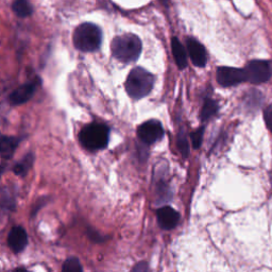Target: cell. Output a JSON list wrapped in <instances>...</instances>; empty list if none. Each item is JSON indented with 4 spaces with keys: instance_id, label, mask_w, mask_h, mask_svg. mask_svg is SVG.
Wrapping results in <instances>:
<instances>
[{
    "instance_id": "1",
    "label": "cell",
    "mask_w": 272,
    "mask_h": 272,
    "mask_svg": "<svg viewBox=\"0 0 272 272\" xmlns=\"http://www.w3.org/2000/svg\"><path fill=\"white\" fill-rule=\"evenodd\" d=\"M142 40L132 33L114 37L111 44L112 54L120 62L132 63L138 59L142 52Z\"/></svg>"
},
{
    "instance_id": "2",
    "label": "cell",
    "mask_w": 272,
    "mask_h": 272,
    "mask_svg": "<svg viewBox=\"0 0 272 272\" xmlns=\"http://www.w3.org/2000/svg\"><path fill=\"white\" fill-rule=\"evenodd\" d=\"M154 76L142 67H135L129 73L126 80V91L132 99H142L152 91Z\"/></svg>"
},
{
    "instance_id": "3",
    "label": "cell",
    "mask_w": 272,
    "mask_h": 272,
    "mask_svg": "<svg viewBox=\"0 0 272 272\" xmlns=\"http://www.w3.org/2000/svg\"><path fill=\"white\" fill-rule=\"evenodd\" d=\"M73 46L82 52H92L100 48L102 43L101 29L91 22H84L74 29Z\"/></svg>"
},
{
    "instance_id": "4",
    "label": "cell",
    "mask_w": 272,
    "mask_h": 272,
    "mask_svg": "<svg viewBox=\"0 0 272 272\" xmlns=\"http://www.w3.org/2000/svg\"><path fill=\"white\" fill-rule=\"evenodd\" d=\"M109 136V127L92 123L86 125L79 133V142L89 151H97L108 146Z\"/></svg>"
},
{
    "instance_id": "5",
    "label": "cell",
    "mask_w": 272,
    "mask_h": 272,
    "mask_svg": "<svg viewBox=\"0 0 272 272\" xmlns=\"http://www.w3.org/2000/svg\"><path fill=\"white\" fill-rule=\"evenodd\" d=\"M245 71L247 82L252 84H262L267 82L272 74L271 63L266 60L250 61L246 65Z\"/></svg>"
},
{
    "instance_id": "6",
    "label": "cell",
    "mask_w": 272,
    "mask_h": 272,
    "mask_svg": "<svg viewBox=\"0 0 272 272\" xmlns=\"http://www.w3.org/2000/svg\"><path fill=\"white\" fill-rule=\"evenodd\" d=\"M216 80L222 88H231L242 82H247L245 68H236L229 66L218 67L216 73Z\"/></svg>"
},
{
    "instance_id": "7",
    "label": "cell",
    "mask_w": 272,
    "mask_h": 272,
    "mask_svg": "<svg viewBox=\"0 0 272 272\" xmlns=\"http://www.w3.org/2000/svg\"><path fill=\"white\" fill-rule=\"evenodd\" d=\"M137 136L145 145H153L164 136V128L159 120L150 119L137 129Z\"/></svg>"
},
{
    "instance_id": "8",
    "label": "cell",
    "mask_w": 272,
    "mask_h": 272,
    "mask_svg": "<svg viewBox=\"0 0 272 272\" xmlns=\"http://www.w3.org/2000/svg\"><path fill=\"white\" fill-rule=\"evenodd\" d=\"M186 46L193 64L197 67H204L207 63V52L204 46L194 37L186 39Z\"/></svg>"
},
{
    "instance_id": "9",
    "label": "cell",
    "mask_w": 272,
    "mask_h": 272,
    "mask_svg": "<svg viewBox=\"0 0 272 272\" xmlns=\"http://www.w3.org/2000/svg\"><path fill=\"white\" fill-rule=\"evenodd\" d=\"M39 84V81H31V82H28L26 84L20 85L19 88H17L15 91H12V94L10 95V103L13 104V106H19L27 102L28 100H30L32 96L36 92L37 86Z\"/></svg>"
},
{
    "instance_id": "10",
    "label": "cell",
    "mask_w": 272,
    "mask_h": 272,
    "mask_svg": "<svg viewBox=\"0 0 272 272\" xmlns=\"http://www.w3.org/2000/svg\"><path fill=\"white\" fill-rule=\"evenodd\" d=\"M156 218H158L159 225L162 229L172 230L178 225L180 215L171 206H163L156 211Z\"/></svg>"
},
{
    "instance_id": "11",
    "label": "cell",
    "mask_w": 272,
    "mask_h": 272,
    "mask_svg": "<svg viewBox=\"0 0 272 272\" xmlns=\"http://www.w3.org/2000/svg\"><path fill=\"white\" fill-rule=\"evenodd\" d=\"M9 248L14 253H19L25 250L28 245V235L26 230L22 227H14L8 235Z\"/></svg>"
},
{
    "instance_id": "12",
    "label": "cell",
    "mask_w": 272,
    "mask_h": 272,
    "mask_svg": "<svg viewBox=\"0 0 272 272\" xmlns=\"http://www.w3.org/2000/svg\"><path fill=\"white\" fill-rule=\"evenodd\" d=\"M21 138L15 136H7L3 135L0 142V153H1L2 161L11 159L13 155L16 148L18 147V144L20 143Z\"/></svg>"
},
{
    "instance_id": "13",
    "label": "cell",
    "mask_w": 272,
    "mask_h": 272,
    "mask_svg": "<svg viewBox=\"0 0 272 272\" xmlns=\"http://www.w3.org/2000/svg\"><path fill=\"white\" fill-rule=\"evenodd\" d=\"M171 49L177 66L179 67V69L183 71V69L186 68L187 66V55H186V50H185V47L182 45L180 40H179V38L173 37L171 39Z\"/></svg>"
},
{
    "instance_id": "14",
    "label": "cell",
    "mask_w": 272,
    "mask_h": 272,
    "mask_svg": "<svg viewBox=\"0 0 272 272\" xmlns=\"http://www.w3.org/2000/svg\"><path fill=\"white\" fill-rule=\"evenodd\" d=\"M12 10L20 18H25L33 13V8L29 0H14Z\"/></svg>"
},
{
    "instance_id": "15",
    "label": "cell",
    "mask_w": 272,
    "mask_h": 272,
    "mask_svg": "<svg viewBox=\"0 0 272 272\" xmlns=\"http://www.w3.org/2000/svg\"><path fill=\"white\" fill-rule=\"evenodd\" d=\"M218 103L214 100L211 99V98H206L203 103V107L201 109L200 112V118L202 121H206L210 119L211 117L215 116L218 112Z\"/></svg>"
},
{
    "instance_id": "16",
    "label": "cell",
    "mask_w": 272,
    "mask_h": 272,
    "mask_svg": "<svg viewBox=\"0 0 272 272\" xmlns=\"http://www.w3.org/2000/svg\"><path fill=\"white\" fill-rule=\"evenodd\" d=\"M34 162V155L32 152L28 153L24 159H22L20 162H18L14 167H13V172L15 173L16 176L19 177H24L26 173L28 172V170L31 168Z\"/></svg>"
},
{
    "instance_id": "17",
    "label": "cell",
    "mask_w": 272,
    "mask_h": 272,
    "mask_svg": "<svg viewBox=\"0 0 272 272\" xmlns=\"http://www.w3.org/2000/svg\"><path fill=\"white\" fill-rule=\"evenodd\" d=\"M62 271L64 272H81L83 271L79 259L77 257H71L65 260V263L62 266Z\"/></svg>"
},
{
    "instance_id": "18",
    "label": "cell",
    "mask_w": 272,
    "mask_h": 272,
    "mask_svg": "<svg viewBox=\"0 0 272 272\" xmlns=\"http://www.w3.org/2000/svg\"><path fill=\"white\" fill-rule=\"evenodd\" d=\"M178 148L184 158H187L189 154V145L187 141V136L184 131H181L178 135Z\"/></svg>"
},
{
    "instance_id": "19",
    "label": "cell",
    "mask_w": 272,
    "mask_h": 272,
    "mask_svg": "<svg viewBox=\"0 0 272 272\" xmlns=\"http://www.w3.org/2000/svg\"><path fill=\"white\" fill-rule=\"evenodd\" d=\"M203 134H204V127H201L200 129L196 130L195 132L192 133V136H190V138H192L194 148L198 149L201 146L202 141H203Z\"/></svg>"
},
{
    "instance_id": "20",
    "label": "cell",
    "mask_w": 272,
    "mask_h": 272,
    "mask_svg": "<svg viewBox=\"0 0 272 272\" xmlns=\"http://www.w3.org/2000/svg\"><path fill=\"white\" fill-rule=\"evenodd\" d=\"M1 196H2V207L8 208V210H13V208L15 207V201H14V199H12V197H11V195L9 193L5 194L4 188L2 189Z\"/></svg>"
},
{
    "instance_id": "21",
    "label": "cell",
    "mask_w": 272,
    "mask_h": 272,
    "mask_svg": "<svg viewBox=\"0 0 272 272\" xmlns=\"http://www.w3.org/2000/svg\"><path fill=\"white\" fill-rule=\"evenodd\" d=\"M264 120L267 128L272 133V106L268 107L264 111Z\"/></svg>"
},
{
    "instance_id": "22",
    "label": "cell",
    "mask_w": 272,
    "mask_h": 272,
    "mask_svg": "<svg viewBox=\"0 0 272 272\" xmlns=\"http://www.w3.org/2000/svg\"><path fill=\"white\" fill-rule=\"evenodd\" d=\"M147 269H148V267H147V264L146 263H140V264H137L132 270H134V271H145V270H147Z\"/></svg>"
},
{
    "instance_id": "23",
    "label": "cell",
    "mask_w": 272,
    "mask_h": 272,
    "mask_svg": "<svg viewBox=\"0 0 272 272\" xmlns=\"http://www.w3.org/2000/svg\"><path fill=\"white\" fill-rule=\"evenodd\" d=\"M161 1L163 2L165 5H167V4H168V2H169V0H161Z\"/></svg>"
},
{
    "instance_id": "24",
    "label": "cell",
    "mask_w": 272,
    "mask_h": 272,
    "mask_svg": "<svg viewBox=\"0 0 272 272\" xmlns=\"http://www.w3.org/2000/svg\"><path fill=\"white\" fill-rule=\"evenodd\" d=\"M270 177H271V182H272V171H271V175H270Z\"/></svg>"
}]
</instances>
